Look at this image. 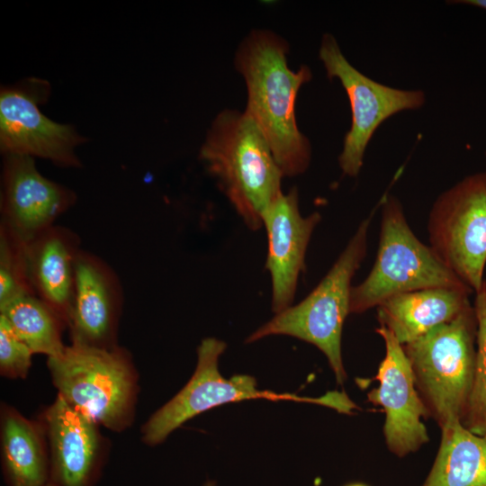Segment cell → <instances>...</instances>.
I'll return each instance as SVG.
<instances>
[{"mask_svg": "<svg viewBox=\"0 0 486 486\" xmlns=\"http://www.w3.org/2000/svg\"><path fill=\"white\" fill-rule=\"evenodd\" d=\"M3 476L7 486H43L50 481V454L41 422L2 404Z\"/></svg>", "mask_w": 486, "mask_h": 486, "instance_id": "18", "label": "cell"}, {"mask_svg": "<svg viewBox=\"0 0 486 486\" xmlns=\"http://www.w3.org/2000/svg\"><path fill=\"white\" fill-rule=\"evenodd\" d=\"M452 3L472 5V6L486 10V0H461V1H452Z\"/></svg>", "mask_w": 486, "mask_h": 486, "instance_id": "24", "label": "cell"}, {"mask_svg": "<svg viewBox=\"0 0 486 486\" xmlns=\"http://www.w3.org/2000/svg\"><path fill=\"white\" fill-rule=\"evenodd\" d=\"M75 192L42 176L34 158L4 155L2 171L0 227L28 244L69 210Z\"/></svg>", "mask_w": 486, "mask_h": 486, "instance_id": "11", "label": "cell"}, {"mask_svg": "<svg viewBox=\"0 0 486 486\" xmlns=\"http://www.w3.org/2000/svg\"><path fill=\"white\" fill-rule=\"evenodd\" d=\"M345 486H368V485L363 482H351V483L346 484Z\"/></svg>", "mask_w": 486, "mask_h": 486, "instance_id": "25", "label": "cell"}, {"mask_svg": "<svg viewBox=\"0 0 486 486\" xmlns=\"http://www.w3.org/2000/svg\"><path fill=\"white\" fill-rule=\"evenodd\" d=\"M320 220L317 212L302 215L296 187L281 193L263 213L268 241L266 269L271 277V307L275 314L292 306L305 270L307 248Z\"/></svg>", "mask_w": 486, "mask_h": 486, "instance_id": "15", "label": "cell"}, {"mask_svg": "<svg viewBox=\"0 0 486 486\" xmlns=\"http://www.w3.org/2000/svg\"><path fill=\"white\" fill-rule=\"evenodd\" d=\"M319 56L328 77L339 80L349 100L352 122L344 138L338 164L344 175L356 177L377 128L393 114L419 109L426 95L422 90L391 87L364 75L346 59L330 33L322 36Z\"/></svg>", "mask_w": 486, "mask_h": 486, "instance_id": "9", "label": "cell"}, {"mask_svg": "<svg viewBox=\"0 0 486 486\" xmlns=\"http://www.w3.org/2000/svg\"><path fill=\"white\" fill-rule=\"evenodd\" d=\"M204 486H216V484L213 482H207Z\"/></svg>", "mask_w": 486, "mask_h": 486, "instance_id": "26", "label": "cell"}, {"mask_svg": "<svg viewBox=\"0 0 486 486\" xmlns=\"http://www.w3.org/2000/svg\"><path fill=\"white\" fill-rule=\"evenodd\" d=\"M47 366L58 394L100 427L120 433L133 424L139 374L126 348L71 343Z\"/></svg>", "mask_w": 486, "mask_h": 486, "instance_id": "3", "label": "cell"}, {"mask_svg": "<svg viewBox=\"0 0 486 486\" xmlns=\"http://www.w3.org/2000/svg\"><path fill=\"white\" fill-rule=\"evenodd\" d=\"M0 315L33 354H42L48 358L64 350L62 334L67 325L38 296L30 294L17 298L0 308Z\"/></svg>", "mask_w": 486, "mask_h": 486, "instance_id": "20", "label": "cell"}, {"mask_svg": "<svg viewBox=\"0 0 486 486\" xmlns=\"http://www.w3.org/2000/svg\"><path fill=\"white\" fill-rule=\"evenodd\" d=\"M289 45L277 33L257 29L240 42L234 58L236 70L247 87L244 111L266 139L284 176L292 177L309 167L311 148L295 117V102L302 86L310 81V68L288 67Z\"/></svg>", "mask_w": 486, "mask_h": 486, "instance_id": "1", "label": "cell"}, {"mask_svg": "<svg viewBox=\"0 0 486 486\" xmlns=\"http://www.w3.org/2000/svg\"><path fill=\"white\" fill-rule=\"evenodd\" d=\"M477 319L466 307L451 320L402 345L428 416L440 428L462 422L470 400L476 357Z\"/></svg>", "mask_w": 486, "mask_h": 486, "instance_id": "4", "label": "cell"}, {"mask_svg": "<svg viewBox=\"0 0 486 486\" xmlns=\"http://www.w3.org/2000/svg\"><path fill=\"white\" fill-rule=\"evenodd\" d=\"M50 94L47 80L29 77L0 91V149L4 155L39 157L62 167H80L75 148L86 139L72 125L40 110Z\"/></svg>", "mask_w": 486, "mask_h": 486, "instance_id": "10", "label": "cell"}, {"mask_svg": "<svg viewBox=\"0 0 486 486\" xmlns=\"http://www.w3.org/2000/svg\"><path fill=\"white\" fill-rule=\"evenodd\" d=\"M30 294L35 295L28 274L25 244L0 227V308Z\"/></svg>", "mask_w": 486, "mask_h": 486, "instance_id": "22", "label": "cell"}, {"mask_svg": "<svg viewBox=\"0 0 486 486\" xmlns=\"http://www.w3.org/2000/svg\"><path fill=\"white\" fill-rule=\"evenodd\" d=\"M226 346L224 341L215 338L202 340L197 348V364L193 376L176 395L144 423L140 431L143 443L149 446H158L174 430L202 412L245 400L310 402L342 413L348 410L349 398L345 392H329L319 398H307L291 393L259 391L256 379L248 374L224 378L219 371L218 361Z\"/></svg>", "mask_w": 486, "mask_h": 486, "instance_id": "7", "label": "cell"}, {"mask_svg": "<svg viewBox=\"0 0 486 486\" xmlns=\"http://www.w3.org/2000/svg\"><path fill=\"white\" fill-rule=\"evenodd\" d=\"M430 247L472 292L483 285L486 265V170L439 195L428 220Z\"/></svg>", "mask_w": 486, "mask_h": 486, "instance_id": "8", "label": "cell"}, {"mask_svg": "<svg viewBox=\"0 0 486 486\" xmlns=\"http://www.w3.org/2000/svg\"><path fill=\"white\" fill-rule=\"evenodd\" d=\"M43 486H58V485H57V484H55V483H53V482H47L45 485H43Z\"/></svg>", "mask_w": 486, "mask_h": 486, "instance_id": "27", "label": "cell"}, {"mask_svg": "<svg viewBox=\"0 0 486 486\" xmlns=\"http://www.w3.org/2000/svg\"><path fill=\"white\" fill-rule=\"evenodd\" d=\"M428 288L472 291L415 236L399 200L387 195L382 202L376 259L366 278L352 287L350 313H362L397 294Z\"/></svg>", "mask_w": 486, "mask_h": 486, "instance_id": "6", "label": "cell"}, {"mask_svg": "<svg viewBox=\"0 0 486 486\" xmlns=\"http://www.w3.org/2000/svg\"><path fill=\"white\" fill-rule=\"evenodd\" d=\"M39 420L49 446V482L58 486H95L110 449L100 426L58 394Z\"/></svg>", "mask_w": 486, "mask_h": 486, "instance_id": "13", "label": "cell"}, {"mask_svg": "<svg viewBox=\"0 0 486 486\" xmlns=\"http://www.w3.org/2000/svg\"><path fill=\"white\" fill-rule=\"evenodd\" d=\"M372 214L364 220L331 268L318 285L296 305L276 313L251 335L246 343L268 336L285 335L317 346L328 358L338 383L346 374L341 355L345 320L350 314L352 279L367 251Z\"/></svg>", "mask_w": 486, "mask_h": 486, "instance_id": "5", "label": "cell"}, {"mask_svg": "<svg viewBox=\"0 0 486 486\" xmlns=\"http://www.w3.org/2000/svg\"><path fill=\"white\" fill-rule=\"evenodd\" d=\"M199 158L246 226L251 230L262 228L263 213L283 193L284 176L256 122L245 112H220Z\"/></svg>", "mask_w": 486, "mask_h": 486, "instance_id": "2", "label": "cell"}, {"mask_svg": "<svg viewBox=\"0 0 486 486\" xmlns=\"http://www.w3.org/2000/svg\"><path fill=\"white\" fill-rule=\"evenodd\" d=\"M467 289L428 288L390 297L377 308L380 326L406 345L446 323L471 305Z\"/></svg>", "mask_w": 486, "mask_h": 486, "instance_id": "17", "label": "cell"}, {"mask_svg": "<svg viewBox=\"0 0 486 486\" xmlns=\"http://www.w3.org/2000/svg\"><path fill=\"white\" fill-rule=\"evenodd\" d=\"M485 157H486V153H485Z\"/></svg>", "mask_w": 486, "mask_h": 486, "instance_id": "28", "label": "cell"}, {"mask_svg": "<svg viewBox=\"0 0 486 486\" xmlns=\"http://www.w3.org/2000/svg\"><path fill=\"white\" fill-rule=\"evenodd\" d=\"M33 353L13 332L0 315V374L10 379H24L32 366Z\"/></svg>", "mask_w": 486, "mask_h": 486, "instance_id": "23", "label": "cell"}, {"mask_svg": "<svg viewBox=\"0 0 486 486\" xmlns=\"http://www.w3.org/2000/svg\"><path fill=\"white\" fill-rule=\"evenodd\" d=\"M477 319L476 357L472 389L461 424L469 431L486 436V282L475 292Z\"/></svg>", "mask_w": 486, "mask_h": 486, "instance_id": "21", "label": "cell"}, {"mask_svg": "<svg viewBox=\"0 0 486 486\" xmlns=\"http://www.w3.org/2000/svg\"><path fill=\"white\" fill-rule=\"evenodd\" d=\"M435 462L421 486H486V436L461 422L441 428Z\"/></svg>", "mask_w": 486, "mask_h": 486, "instance_id": "19", "label": "cell"}, {"mask_svg": "<svg viewBox=\"0 0 486 486\" xmlns=\"http://www.w3.org/2000/svg\"><path fill=\"white\" fill-rule=\"evenodd\" d=\"M78 236L54 225L25 245L28 274L36 296L50 306L67 325L70 317Z\"/></svg>", "mask_w": 486, "mask_h": 486, "instance_id": "16", "label": "cell"}, {"mask_svg": "<svg viewBox=\"0 0 486 486\" xmlns=\"http://www.w3.org/2000/svg\"><path fill=\"white\" fill-rule=\"evenodd\" d=\"M123 293L120 279L101 257L79 251L75 290L68 323L72 344L112 348L118 344Z\"/></svg>", "mask_w": 486, "mask_h": 486, "instance_id": "14", "label": "cell"}, {"mask_svg": "<svg viewBox=\"0 0 486 486\" xmlns=\"http://www.w3.org/2000/svg\"><path fill=\"white\" fill-rule=\"evenodd\" d=\"M376 332L384 341L385 356L375 376L379 385L367 397L385 413L383 434L387 447L395 455L403 457L428 441L422 418L429 416L402 345L384 327L380 326Z\"/></svg>", "mask_w": 486, "mask_h": 486, "instance_id": "12", "label": "cell"}]
</instances>
